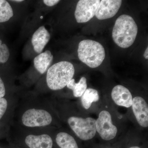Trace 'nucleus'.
Returning a JSON list of instances; mask_svg holds the SVG:
<instances>
[{"mask_svg": "<svg viewBox=\"0 0 148 148\" xmlns=\"http://www.w3.org/2000/svg\"><path fill=\"white\" fill-rule=\"evenodd\" d=\"M13 125L29 129L49 128L53 123L51 108L48 101L25 99L17 105L14 110Z\"/></svg>", "mask_w": 148, "mask_h": 148, "instance_id": "obj_1", "label": "nucleus"}, {"mask_svg": "<svg viewBox=\"0 0 148 148\" xmlns=\"http://www.w3.org/2000/svg\"><path fill=\"white\" fill-rule=\"evenodd\" d=\"M136 22L131 16L123 14L116 20L112 36L114 42L122 48H127L133 44L138 34Z\"/></svg>", "mask_w": 148, "mask_h": 148, "instance_id": "obj_2", "label": "nucleus"}, {"mask_svg": "<svg viewBox=\"0 0 148 148\" xmlns=\"http://www.w3.org/2000/svg\"><path fill=\"white\" fill-rule=\"evenodd\" d=\"M73 64L69 61H62L53 64L48 69L47 84L51 90H57L67 86L75 74Z\"/></svg>", "mask_w": 148, "mask_h": 148, "instance_id": "obj_3", "label": "nucleus"}, {"mask_svg": "<svg viewBox=\"0 0 148 148\" xmlns=\"http://www.w3.org/2000/svg\"><path fill=\"white\" fill-rule=\"evenodd\" d=\"M77 52L79 60L91 68L100 66L106 57L103 46L92 40L81 41L79 44Z\"/></svg>", "mask_w": 148, "mask_h": 148, "instance_id": "obj_4", "label": "nucleus"}, {"mask_svg": "<svg viewBox=\"0 0 148 148\" xmlns=\"http://www.w3.org/2000/svg\"><path fill=\"white\" fill-rule=\"evenodd\" d=\"M49 128L29 129L13 125V132L21 135L29 148H52L53 140Z\"/></svg>", "mask_w": 148, "mask_h": 148, "instance_id": "obj_5", "label": "nucleus"}, {"mask_svg": "<svg viewBox=\"0 0 148 148\" xmlns=\"http://www.w3.org/2000/svg\"><path fill=\"white\" fill-rule=\"evenodd\" d=\"M67 122L72 130L81 140H90L96 134V120L92 118L84 119L71 116L68 118Z\"/></svg>", "mask_w": 148, "mask_h": 148, "instance_id": "obj_6", "label": "nucleus"}, {"mask_svg": "<svg viewBox=\"0 0 148 148\" xmlns=\"http://www.w3.org/2000/svg\"><path fill=\"white\" fill-rule=\"evenodd\" d=\"M96 130L103 140L109 141L113 139L117 133V128L112 121L111 114L104 110L100 112L96 120Z\"/></svg>", "mask_w": 148, "mask_h": 148, "instance_id": "obj_7", "label": "nucleus"}, {"mask_svg": "<svg viewBox=\"0 0 148 148\" xmlns=\"http://www.w3.org/2000/svg\"><path fill=\"white\" fill-rule=\"evenodd\" d=\"M101 1L80 0L78 2L75 16L78 23H86L95 16Z\"/></svg>", "mask_w": 148, "mask_h": 148, "instance_id": "obj_8", "label": "nucleus"}, {"mask_svg": "<svg viewBox=\"0 0 148 148\" xmlns=\"http://www.w3.org/2000/svg\"><path fill=\"white\" fill-rule=\"evenodd\" d=\"M120 0H102L100 2L95 16L99 20H105L113 17L121 6Z\"/></svg>", "mask_w": 148, "mask_h": 148, "instance_id": "obj_9", "label": "nucleus"}, {"mask_svg": "<svg viewBox=\"0 0 148 148\" xmlns=\"http://www.w3.org/2000/svg\"><path fill=\"white\" fill-rule=\"evenodd\" d=\"M132 109L138 123L143 127L148 126V105L145 99L137 96L132 99Z\"/></svg>", "mask_w": 148, "mask_h": 148, "instance_id": "obj_10", "label": "nucleus"}, {"mask_svg": "<svg viewBox=\"0 0 148 148\" xmlns=\"http://www.w3.org/2000/svg\"><path fill=\"white\" fill-rule=\"evenodd\" d=\"M112 99L118 106L129 108L132 106V94L125 86L118 85L114 86L111 93Z\"/></svg>", "mask_w": 148, "mask_h": 148, "instance_id": "obj_11", "label": "nucleus"}, {"mask_svg": "<svg viewBox=\"0 0 148 148\" xmlns=\"http://www.w3.org/2000/svg\"><path fill=\"white\" fill-rule=\"evenodd\" d=\"M50 34L45 26L40 27L32 37V43L35 52L41 53L50 39Z\"/></svg>", "mask_w": 148, "mask_h": 148, "instance_id": "obj_12", "label": "nucleus"}, {"mask_svg": "<svg viewBox=\"0 0 148 148\" xmlns=\"http://www.w3.org/2000/svg\"><path fill=\"white\" fill-rule=\"evenodd\" d=\"M53 58V56L50 51L46 50L42 52L34 59L35 69L40 74L45 73L50 67Z\"/></svg>", "mask_w": 148, "mask_h": 148, "instance_id": "obj_13", "label": "nucleus"}, {"mask_svg": "<svg viewBox=\"0 0 148 148\" xmlns=\"http://www.w3.org/2000/svg\"><path fill=\"white\" fill-rule=\"evenodd\" d=\"M55 141L60 148H79L75 138L67 132L57 133L56 135Z\"/></svg>", "mask_w": 148, "mask_h": 148, "instance_id": "obj_14", "label": "nucleus"}, {"mask_svg": "<svg viewBox=\"0 0 148 148\" xmlns=\"http://www.w3.org/2000/svg\"><path fill=\"white\" fill-rule=\"evenodd\" d=\"M69 89L72 90L74 97L78 98L82 96L87 89V80L85 77H82L79 82L77 83L74 79H72L67 85Z\"/></svg>", "mask_w": 148, "mask_h": 148, "instance_id": "obj_15", "label": "nucleus"}, {"mask_svg": "<svg viewBox=\"0 0 148 148\" xmlns=\"http://www.w3.org/2000/svg\"><path fill=\"white\" fill-rule=\"evenodd\" d=\"M99 98L98 90L93 88H87L81 96L82 103L84 108L87 110L90 108L92 103L97 102Z\"/></svg>", "mask_w": 148, "mask_h": 148, "instance_id": "obj_16", "label": "nucleus"}, {"mask_svg": "<svg viewBox=\"0 0 148 148\" xmlns=\"http://www.w3.org/2000/svg\"><path fill=\"white\" fill-rule=\"evenodd\" d=\"M14 16L10 4L5 0H0V23L8 21Z\"/></svg>", "mask_w": 148, "mask_h": 148, "instance_id": "obj_17", "label": "nucleus"}, {"mask_svg": "<svg viewBox=\"0 0 148 148\" xmlns=\"http://www.w3.org/2000/svg\"><path fill=\"white\" fill-rule=\"evenodd\" d=\"M10 56V52L8 47L3 43L0 40V64H5L8 61Z\"/></svg>", "mask_w": 148, "mask_h": 148, "instance_id": "obj_18", "label": "nucleus"}, {"mask_svg": "<svg viewBox=\"0 0 148 148\" xmlns=\"http://www.w3.org/2000/svg\"><path fill=\"white\" fill-rule=\"evenodd\" d=\"M9 107L8 101L4 98H0V121L7 112Z\"/></svg>", "mask_w": 148, "mask_h": 148, "instance_id": "obj_19", "label": "nucleus"}, {"mask_svg": "<svg viewBox=\"0 0 148 148\" xmlns=\"http://www.w3.org/2000/svg\"><path fill=\"white\" fill-rule=\"evenodd\" d=\"M6 94V89L4 83L0 77V98H4Z\"/></svg>", "mask_w": 148, "mask_h": 148, "instance_id": "obj_20", "label": "nucleus"}, {"mask_svg": "<svg viewBox=\"0 0 148 148\" xmlns=\"http://www.w3.org/2000/svg\"><path fill=\"white\" fill-rule=\"evenodd\" d=\"M60 1L59 0H44L43 1L46 5L49 7H52L58 4Z\"/></svg>", "mask_w": 148, "mask_h": 148, "instance_id": "obj_21", "label": "nucleus"}, {"mask_svg": "<svg viewBox=\"0 0 148 148\" xmlns=\"http://www.w3.org/2000/svg\"><path fill=\"white\" fill-rule=\"evenodd\" d=\"M148 47H147L145 51V53L144 54V56L146 59H148Z\"/></svg>", "mask_w": 148, "mask_h": 148, "instance_id": "obj_22", "label": "nucleus"}, {"mask_svg": "<svg viewBox=\"0 0 148 148\" xmlns=\"http://www.w3.org/2000/svg\"><path fill=\"white\" fill-rule=\"evenodd\" d=\"M13 1L14 2L20 3L21 2L24 1H22V0H16V1Z\"/></svg>", "mask_w": 148, "mask_h": 148, "instance_id": "obj_23", "label": "nucleus"}, {"mask_svg": "<svg viewBox=\"0 0 148 148\" xmlns=\"http://www.w3.org/2000/svg\"><path fill=\"white\" fill-rule=\"evenodd\" d=\"M129 148H141L140 147H137V146H134V147H131Z\"/></svg>", "mask_w": 148, "mask_h": 148, "instance_id": "obj_24", "label": "nucleus"}]
</instances>
